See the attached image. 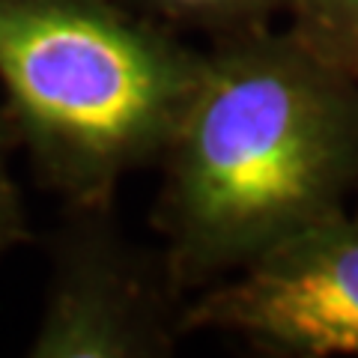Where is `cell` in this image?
I'll list each match as a JSON object with an SVG mask.
<instances>
[{
	"label": "cell",
	"mask_w": 358,
	"mask_h": 358,
	"mask_svg": "<svg viewBox=\"0 0 358 358\" xmlns=\"http://www.w3.org/2000/svg\"><path fill=\"white\" fill-rule=\"evenodd\" d=\"M182 308L164 254L131 245L110 206H66L51 239V284L30 355H167L182 334Z\"/></svg>",
	"instance_id": "obj_3"
},
{
	"label": "cell",
	"mask_w": 358,
	"mask_h": 358,
	"mask_svg": "<svg viewBox=\"0 0 358 358\" xmlns=\"http://www.w3.org/2000/svg\"><path fill=\"white\" fill-rule=\"evenodd\" d=\"M352 218L358 221V188H355V212H352Z\"/></svg>",
	"instance_id": "obj_8"
},
{
	"label": "cell",
	"mask_w": 358,
	"mask_h": 358,
	"mask_svg": "<svg viewBox=\"0 0 358 358\" xmlns=\"http://www.w3.org/2000/svg\"><path fill=\"white\" fill-rule=\"evenodd\" d=\"M15 147H18L15 131L9 126L3 108H0V257L9 248H15V245L30 242L21 194L13 182V173H9V155H13Z\"/></svg>",
	"instance_id": "obj_7"
},
{
	"label": "cell",
	"mask_w": 358,
	"mask_h": 358,
	"mask_svg": "<svg viewBox=\"0 0 358 358\" xmlns=\"http://www.w3.org/2000/svg\"><path fill=\"white\" fill-rule=\"evenodd\" d=\"M117 3L176 33L197 30L209 39H224L272 27V18L287 13L289 0H117Z\"/></svg>",
	"instance_id": "obj_5"
},
{
	"label": "cell",
	"mask_w": 358,
	"mask_h": 358,
	"mask_svg": "<svg viewBox=\"0 0 358 358\" xmlns=\"http://www.w3.org/2000/svg\"><path fill=\"white\" fill-rule=\"evenodd\" d=\"M203 51L117 0H0L3 114L66 206H114L120 179L159 164Z\"/></svg>",
	"instance_id": "obj_2"
},
{
	"label": "cell",
	"mask_w": 358,
	"mask_h": 358,
	"mask_svg": "<svg viewBox=\"0 0 358 358\" xmlns=\"http://www.w3.org/2000/svg\"><path fill=\"white\" fill-rule=\"evenodd\" d=\"M159 164L152 224L188 296L346 209L358 188V78L289 27L212 39Z\"/></svg>",
	"instance_id": "obj_1"
},
{
	"label": "cell",
	"mask_w": 358,
	"mask_h": 358,
	"mask_svg": "<svg viewBox=\"0 0 358 358\" xmlns=\"http://www.w3.org/2000/svg\"><path fill=\"white\" fill-rule=\"evenodd\" d=\"M215 329L257 352L358 355V221L346 209L308 224L182 308V331Z\"/></svg>",
	"instance_id": "obj_4"
},
{
	"label": "cell",
	"mask_w": 358,
	"mask_h": 358,
	"mask_svg": "<svg viewBox=\"0 0 358 358\" xmlns=\"http://www.w3.org/2000/svg\"><path fill=\"white\" fill-rule=\"evenodd\" d=\"M287 13L313 54L358 78V0H289Z\"/></svg>",
	"instance_id": "obj_6"
}]
</instances>
